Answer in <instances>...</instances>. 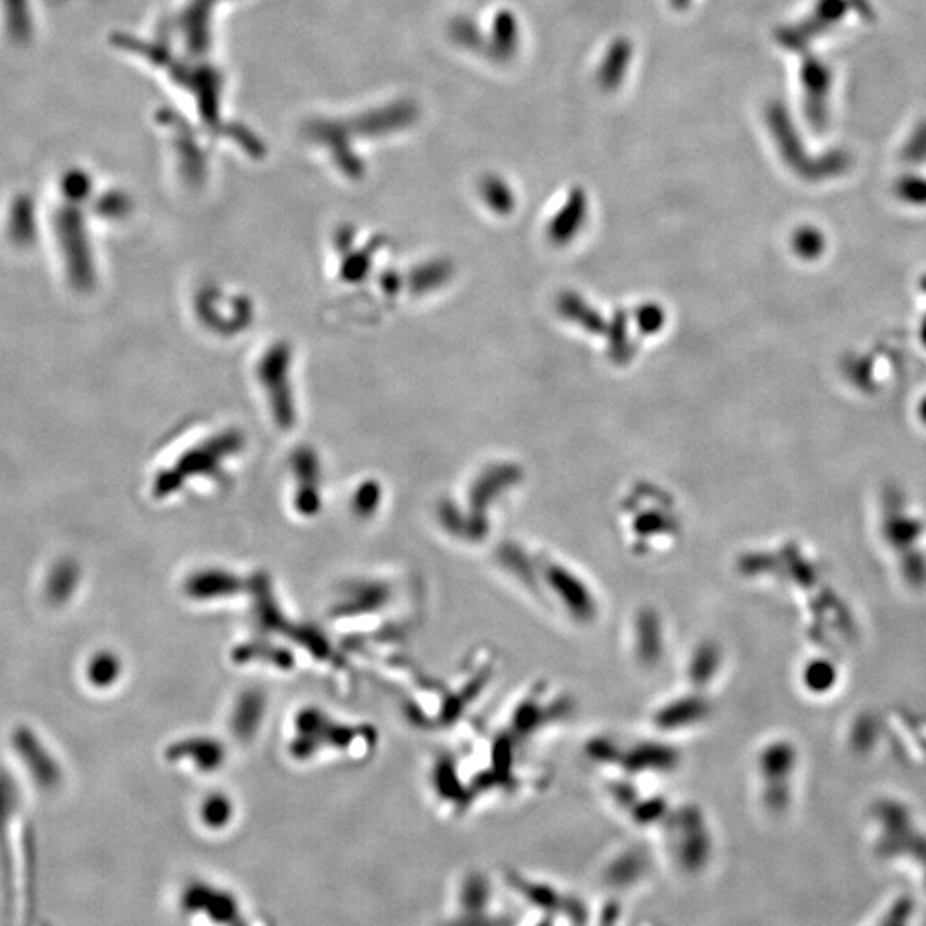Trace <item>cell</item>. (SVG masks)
<instances>
[{
    "mask_svg": "<svg viewBox=\"0 0 926 926\" xmlns=\"http://www.w3.org/2000/svg\"><path fill=\"white\" fill-rule=\"evenodd\" d=\"M61 239L66 249L67 271L73 280L74 287L88 289L93 283V268H91L90 254L86 251L85 241L81 237L78 225L67 220L61 223Z\"/></svg>",
    "mask_w": 926,
    "mask_h": 926,
    "instance_id": "obj_1",
    "label": "cell"
},
{
    "mask_svg": "<svg viewBox=\"0 0 926 926\" xmlns=\"http://www.w3.org/2000/svg\"><path fill=\"white\" fill-rule=\"evenodd\" d=\"M700 702L693 698H678L671 704L657 710L654 714V722L657 728L662 731H671V729L688 728L695 726V722L700 721L707 714V707H698Z\"/></svg>",
    "mask_w": 926,
    "mask_h": 926,
    "instance_id": "obj_2",
    "label": "cell"
}]
</instances>
